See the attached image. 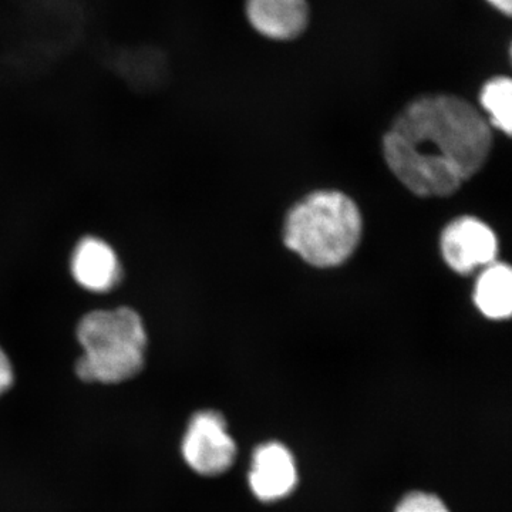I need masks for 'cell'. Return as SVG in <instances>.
<instances>
[{"mask_svg":"<svg viewBox=\"0 0 512 512\" xmlns=\"http://www.w3.org/2000/svg\"><path fill=\"white\" fill-rule=\"evenodd\" d=\"M493 147L490 123L451 94L412 101L383 138L384 160L413 194L448 197L481 170Z\"/></svg>","mask_w":512,"mask_h":512,"instance_id":"cell-1","label":"cell"},{"mask_svg":"<svg viewBox=\"0 0 512 512\" xmlns=\"http://www.w3.org/2000/svg\"><path fill=\"white\" fill-rule=\"evenodd\" d=\"M76 339L82 355L74 372L84 383H126L146 366L147 326L131 306L84 313L77 322Z\"/></svg>","mask_w":512,"mask_h":512,"instance_id":"cell-2","label":"cell"},{"mask_svg":"<svg viewBox=\"0 0 512 512\" xmlns=\"http://www.w3.org/2000/svg\"><path fill=\"white\" fill-rule=\"evenodd\" d=\"M362 231V214L352 198L339 191H316L289 211L284 242L306 264L335 268L356 251Z\"/></svg>","mask_w":512,"mask_h":512,"instance_id":"cell-3","label":"cell"},{"mask_svg":"<svg viewBox=\"0 0 512 512\" xmlns=\"http://www.w3.org/2000/svg\"><path fill=\"white\" fill-rule=\"evenodd\" d=\"M237 454V443L220 412L201 410L188 421L181 441V456L195 474L221 476L234 466Z\"/></svg>","mask_w":512,"mask_h":512,"instance_id":"cell-4","label":"cell"},{"mask_svg":"<svg viewBox=\"0 0 512 512\" xmlns=\"http://www.w3.org/2000/svg\"><path fill=\"white\" fill-rule=\"evenodd\" d=\"M299 470L291 448L281 441L259 444L252 453L249 490L261 503L285 500L296 490Z\"/></svg>","mask_w":512,"mask_h":512,"instance_id":"cell-5","label":"cell"},{"mask_svg":"<svg viewBox=\"0 0 512 512\" xmlns=\"http://www.w3.org/2000/svg\"><path fill=\"white\" fill-rule=\"evenodd\" d=\"M498 252L493 229L473 217H461L448 224L441 235V254L454 272L468 275L495 262Z\"/></svg>","mask_w":512,"mask_h":512,"instance_id":"cell-6","label":"cell"},{"mask_svg":"<svg viewBox=\"0 0 512 512\" xmlns=\"http://www.w3.org/2000/svg\"><path fill=\"white\" fill-rule=\"evenodd\" d=\"M70 275L83 291L104 295L123 281L124 269L116 249L106 239L86 235L74 245Z\"/></svg>","mask_w":512,"mask_h":512,"instance_id":"cell-7","label":"cell"},{"mask_svg":"<svg viewBox=\"0 0 512 512\" xmlns=\"http://www.w3.org/2000/svg\"><path fill=\"white\" fill-rule=\"evenodd\" d=\"M247 16L256 32L274 40H291L308 25L306 0H248Z\"/></svg>","mask_w":512,"mask_h":512,"instance_id":"cell-8","label":"cell"},{"mask_svg":"<svg viewBox=\"0 0 512 512\" xmlns=\"http://www.w3.org/2000/svg\"><path fill=\"white\" fill-rule=\"evenodd\" d=\"M474 302L485 318L508 319L512 312V272L510 266L493 262L485 266L474 289Z\"/></svg>","mask_w":512,"mask_h":512,"instance_id":"cell-9","label":"cell"},{"mask_svg":"<svg viewBox=\"0 0 512 512\" xmlns=\"http://www.w3.org/2000/svg\"><path fill=\"white\" fill-rule=\"evenodd\" d=\"M488 123L510 136L512 130V83L508 77H495L485 83L480 94Z\"/></svg>","mask_w":512,"mask_h":512,"instance_id":"cell-10","label":"cell"},{"mask_svg":"<svg viewBox=\"0 0 512 512\" xmlns=\"http://www.w3.org/2000/svg\"><path fill=\"white\" fill-rule=\"evenodd\" d=\"M394 512H451L447 504L433 493L410 491L397 503Z\"/></svg>","mask_w":512,"mask_h":512,"instance_id":"cell-11","label":"cell"},{"mask_svg":"<svg viewBox=\"0 0 512 512\" xmlns=\"http://www.w3.org/2000/svg\"><path fill=\"white\" fill-rule=\"evenodd\" d=\"M15 383V370L8 353L0 345V397L9 392Z\"/></svg>","mask_w":512,"mask_h":512,"instance_id":"cell-12","label":"cell"},{"mask_svg":"<svg viewBox=\"0 0 512 512\" xmlns=\"http://www.w3.org/2000/svg\"><path fill=\"white\" fill-rule=\"evenodd\" d=\"M491 6H494L498 12L504 13V15L510 16L512 10V0H487Z\"/></svg>","mask_w":512,"mask_h":512,"instance_id":"cell-13","label":"cell"}]
</instances>
